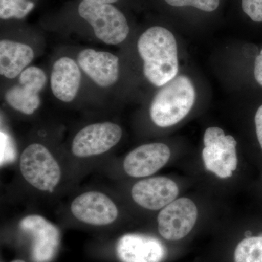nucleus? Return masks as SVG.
<instances>
[{
    "label": "nucleus",
    "instance_id": "1",
    "mask_svg": "<svg viewBox=\"0 0 262 262\" xmlns=\"http://www.w3.org/2000/svg\"><path fill=\"white\" fill-rule=\"evenodd\" d=\"M137 49L146 80L161 88L178 75V49L175 37L164 27H151L139 38Z\"/></svg>",
    "mask_w": 262,
    "mask_h": 262
},
{
    "label": "nucleus",
    "instance_id": "2",
    "mask_svg": "<svg viewBox=\"0 0 262 262\" xmlns=\"http://www.w3.org/2000/svg\"><path fill=\"white\" fill-rule=\"evenodd\" d=\"M195 99L192 80L187 76L177 75L155 95L150 105V117L157 126H173L189 113Z\"/></svg>",
    "mask_w": 262,
    "mask_h": 262
},
{
    "label": "nucleus",
    "instance_id": "3",
    "mask_svg": "<svg viewBox=\"0 0 262 262\" xmlns=\"http://www.w3.org/2000/svg\"><path fill=\"white\" fill-rule=\"evenodd\" d=\"M19 168L24 180L40 192H53L61 183V166L42 143L33 142L26 146L19 159Z\"/></svg>",
    "mask_w": 262,
    "mask_h": 262
},
{
    "label": "nucleus",
    "instance_id": "4",
    "mask_svg": "<svg viewBox=\"0 0 262 262\" xmlns=\"http://www.w3.org/2000/svg\"><path fill=\"white\" fill-rule=\"evenodd\" d=\"M77 11L95 37L104 44L117 46L128 37L130 27L126 17L115 5L80 1Z\"/></svg>",
    "mask_w": 262,
    "mask_h": 262
},
{
    "label": "nucleus",
    "instance_id": "5",
    "mask_svg": "<svg viewBox=\"0 0 262 262\" xmlns=\"http://www.w3.org/2000/svg\"><path fill=\"white\" fill-rule=\"evenodd\" d=\"M47 82L48 76L42 69L29 66L18 76L16 82L5 91V102L22 115H34L40 106V93Z\"/></svg>",
    "mask_w": 262,
    "mask_h": 262
},
{
    "label": "nucleus",
    "instance_id": "6",
    "mask_svg": "<svg viewBox=\"0 0 262 262\" xmlns=\"http://www.w3.org/2000/svg\"><path fill=\"white\" fill-rule=\"evenodd\" d=\"M122 129L113 122L89 124L74 136L71 151L76 158H90L108 152L121 140Z\"/></svg>",
    "mask_w": 262,
    "mask_h": 262
},
{
    "label": "nucleus",
    "instance_id": "7",
    "mask_svg": "<svg viewBox=\"0 0 262 262\" xmlns=\"http://www.w3.org/2000/svg\"><path fill=\"white\" fill-rule=\"evenodd\" d=\"M203 159L207 170L221 179L232 176L237 166L236 146L233 136L225 135L220 127H208L204 134Z\"/></svg>",
    "mask_w": 262,
    "mask_h": 262
},
{
    "label": "nucleus",
    "instance_id": "8",
    "mask_svg": "<svg viewBox=\"0 0 262 262\" xmlns=\"http://www.w3.org/2000/svg\"><path fill=\"white\" fill-rule=\"evenodd\" d=\"M70 210L76 220L94 227L113 225L119 216L116 203L98 191H89L76 196L71 203Z\"/></svg>",
    "mask_w": 262,
    "mask_h": 262
},
{
    "label": "nucleus",
    "instance_id": "9",
    "mask_svg": "<svg viewBox=\"0 0 262 262\" xmlns=\"http://www.w3.org/2000/svg\"><path fill=\"white\" fill-rule=\"evenodd\" d=\"M198 208L187 198H179L160 211L158 231L164 239L179 241L187 235L195 225Z\"/></svg>",
    "mask_w": 262,
    "mask_h": 262
},
{
    "label": "nucleus",
    "instance_id": "10",
    "mask_svg": "<svg viewBox=\"0 0 262 262\" xmlns=\"http://www.w3.org/2000/svg\"><path fill=\"white\" fill-rule=\"evenodd\" d=\"M83 75L98 87L110 89L118 82L120 58L110 52L84 48L76 58Z\"/></svg>",
    "mask_w": 262,
    "mask_h": 262
},
{
    "label": "nucleus",
    "instance_id": "11",
    "mask_svg": "<svg viewBox=\"0 0 262 262\" xmlns=\"http://www.w3.org/2000/svg\"><path fill=\"white\" fill-rule=\"evenodd\" d=\"M22 230L32 237V256L34 262H49L56 256L61 234L56 226L39 215H29L20 221Z\"/></svg>",
    "mask_w": 262,
    "mask_h": 262
},
{
    "label": "nucleus",
    "instance_id": "12",
    "mask_svg": "<svg viewBox=\"0 0 262 262\" xmlns=\"http://www.w3.org/2000/svg\"><path fill=\"white\" fill-rule=\"evenodd\" d=\"M179 192L178 186L172 179L158 177L136 182L131 189V196L139 206L158 211L175 201Z\"/></svg>",
    "mask_w": 262,
    "mask_h": 262
},
{
    "label": "nucleus",
    "instance_id": "13",
    "mask_svg": "<svg viewBox=\"0 0 262 262\" xmlns=\"http://www.w3.org/2000/svg\"><path fill=\"white\" fill-rule=\"evenodd\" d=\"M170 158V148L166 144H144L126 155L123 161L124 170L134 178H144L153 175L165 166Z\"/></svg>",
    "mask_w": 262,
    "mask_h": 262
},
{
    "label": "nucleus",
    "instance_id": "14",
    "mask_svg": "<svg viewBox=\"0 0 262 262\" xmlns=\"http://www.w3.org/2000/svg\"><path fill=\"white\" fill-rule=\"evenodd\" d=\"M82 75L76 58L59 57L53 63L50 75L52 94L62 103L73 102L80 92Z\"/></svg>",
    "mask_w": 262,
    "mask_h": 262
},
{
    "label": "nucleus",
    "instance_id": "15",
    "mask_svg": "<svg viewBox=\"0 0 262 262\" xmlns=\"http://www.w3.org/2000/svg\"><path fill=\"white\" fill-rule=\"evenodd\" d=\"M117 255L122 262H161L166 248L158 238L141 234H126L119 239Z\"/></svg>",
    "mask_w": 262,
    "mask_h": 262
},
{
    "label": "nucleus",
    "instance_id": "16",
    "mask_svg": "<svg viewBox=\"0 0 262 262\" xmlns=\"http://www.w3.org/2000/svg\"><path fill=\"white\" fill-rule=\"evenodd\" d=\"M34 58L35 51L27 42L12 39L0 40V75L7 80L18 78Z\"/></svg>",
    "mask_w": 262,
    "mask_h": 262
},
{
    "label": "nucleus",
    "instance_id": "17",
    "mask_svg": "<svg viewBox=\"0 0 262 262\" xmlns=\"http://www.w3.org/2000/svg\"><path fill=\"white\" fill-rule=\"evenodd\" d=\"M234 262H262V234L248 236L237 245Z\"/></svg>",
    "mask_w": 262,
    "mask_h": 262
},
{
    "label": "nucleus",
    "instance_id": "18",
    "mask_svg": "<svg viewBox=\"0 0 262 262\" xmlns=\"http://www.w3.org/2000/svg\"><path fill=\"white\" fill-rule=\"evenodd\" d=\"M34 8L30 0H0V18L2 20L25 18Z\"/></svg>",
    "mask_w": 262,
    "mask_h": 262
},
{
    "label": "nucleus",
    "instance_id": "19",
    "mask_svg": "<svg viewBox=\"0 0 262 262\" xmlns=\"http://www.w3.org/2000/svg\"><path fill=\"white\" fill-rule=\"evenodd\" d=\"M173 7H194L205 12H213L218 8L220 0H164Z\"/></svg>",
    "mask_w": 262,
    "mask_h": 262
},
{
    "label": "nucleus",
    "instance_id": "20",
    "mask_svg": "<svg viewBox=\"0 0 262 262\" xmlns=\"http://www.w3.org/2000/svg\"><path fill=\"white\" fill-rule=\"evenodd\" d=\"M243 11L256 23H262V0H242Z\"/></svg>",
    "mask_w": 262,
    "mask_h": 262
},
{
    "label": "nucleus",
    "instance_id": "21",
    "mask_svg": "<svg viewBox=\"0 0 262 262\" xmlns=\"http://www.w3.org/2000/svg\"><path fill=\"white\" fill-rule=\"evenodd\" d=\"M253 77L258 85L262 88V48L255 57L253 63Z\"/></svg>",
    "mask_w": 262,
    "mask_h": 262
},
{
    "label": "nucleus",
    "instance_id": "22",
    "mask_svg": "<svg viewBox=\"0 0 262 262\" xmlns=\"http://www.w3.org/2000/svg\"><path fill=\"white\" fill-rule=\"evenodd\" d=\"M255 128L256 137L260 147L262 149V103L258 106L254 116Z\"/></svg>",
    "mask_w": 262,
    "mask_h": 262
},
{
    "label": "nucleus",
    "instance_id": "23",
    "mask_svg": "<svg viewBox=\"0 0 262 262\" xmlns=\"http://www.w3.org/2000/svg\"><path fill=\"white\" fill-rule=\"evenodd\" d=\"M81 1L90 2V3H102V4H115L120 0H81Z\"/></svg>",
    "mask_w": 262,
    "mask_h": 262
},
{
    "label": "nucleus",
    "instance_id": "24",
    "mask_svg": "<svg viewBox=\"0 0 262 262\" xmlns=\"http://www.w3.org/2000/svg\"><path fill=\"white\" fill-rule=\"evenodd\" d=\"M10 262H27V261H24V260H22V259H15V260H13V261H12Z\"/></svg>",
    "mask_w": 262,
    "mask_h": 262
}]
</instances>
